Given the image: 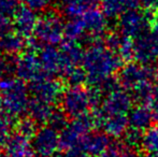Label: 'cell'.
Listing matches in <instances>:
<instances>
[{"instance_id": "obj_31", "label": "cell", "mask_w": 158, "mask_h": 157, "mask_svg": "<svg viewBox=\"0 0 158 157\" xmlns=\"http://www.w3.org/2000/svg\"><path fill=\"white\" fill-rule=\"evenodd\" d=\"M64 79V81L69 84V86L83 85L84 82L87 81L86 73H85V71H84L83 67H77L75 69L71 70Z\"/></svg>"}, {"instance_id": "obj_30", "label": "cell", "mask_w": 158, "mask_h": 157, "mask_svg": "<svg viewBox=\"0 0 158 157\" xmlns=\"http://www.w3.org/2000/svg\"><path fill=\"white\" fill-rule=\"evenodd\" d=\"M15 64L16 59L13 56L0 53V80L8 78L15 72Z\"/></svg>"}, {"instance_id": "obj_15", "label": "cell", "mask_w": 158, "mask_h": 157, "mask_svg": "<svg viewBox=\"0 0 158 157\" xmlns=\"http://www.w3.org/2000/svg\"><path fill=\"white\" fill-rule=\"evenodd\" d=\"M61 55V78H64L71 70L82 65L84 51L81 50L77 42H64L59 48Z\"/></svg>"}, {"instance_id": "obj_7", "label": "cell", "mask_w": 158, "mask_h": 157, "mask_svg": "<svg viewBox=\"0 0 158 157\" xmlns=\"http://www.w3.org/2000/svg\"><path fill=\"white\" fill-rule=\"evenodd\" d=\"M133 98L123 86L114 88L102 97L100 105L94 110V113L99 116L113 114H128L132 109Z\"/></svg>"}, {"instance_id": "obj_6", "label": "cell", "mask_w": 158, "mask_h": 157, "mask_svg": "<svg viewBox=\"0 0 158 157\" xmlns=\"http://www.w3.org/2000/svg\"><path fill=\"white\" fill-rule=\"evenodd\" d=\"M64 27L66 23L58 13L46 12L39 17L33 35L43 45H58L64 38Z\"/></svg>"}, {"instance_id": "obj_5", "label": "cell", "mask_w": 158, "mask_h": 157, "mask_svg": "<svg viewBox=\"0 0 158 157\" xmlns=\"http://www.w3.org/2000/svg\"><path fill=\"white\" fill-rule=\"evenodd\" d=\"M97 127L94 114L72 118L60 130V149L69 151L73 149H81L83 140L89 132Z\"/></svg>"}, {"instance_id": "obj_23", "label": "cell", "mask_w": 158, "mask_h": 157, "mask_svg": "<svg viewBox=\"0 0 158 157\" xmlns=\"http://www.w3.org/2000/svg\"><path fill=\"white\" fill-rule=\"evenodd\" d=\"M100 6L104 14L110 17H119L126 11L137 9L139 6L138 0H100Z\"/></svg>"}, {"instance_id": "obj_24", "label": "cell", "mask_w": 158, "mask_h": 157, "mask_svg": "<svg viewBox=\"0 0 158 157\" xmlns=\"http://www.w3.org/2000/svg\"><path fill=\"white\" fill-rule=\"evenodd\" d=\"M26 45L27 42L25 41V37L16 31L10 32L6 37L0 39V53L14 56L19 53H23Z\"/></svg>"}, {"instance_id": "obj_44", "label": "cell", "mask_w": 158, "mask_h": 157, "mask_svg": "<svg viewBox=\"0 0 158 157\" xmlns=\"http://www.w3.org/2000/svg\"><path fill=\"white\" fill-rule=\"evenodd\" d=\"M157 156H158V155H157Z\"/></svg>"}, {"instance_id": "obj_8", "label": "cell", "mask_w": 158, "mask_h": 157, "mask_svg": "<svg viewBox=\"0 0 158 157\" xmlns=\"http://www.w3.org/2000/svg\"><path fill=\"white\" fill-rule=\"evenodd\" d=\"M150 27H152V19L138 8L126 11L117 21V31L131 39L145 34L150 30Z\"/></svg>"}, {"instance_id": "obj_38", "label": "cell", "mask_w": 158, "mask_h": 157, "mask_svg": "<svg viewBox=\"0 0 158 157\" xmlns=\"http://www.w3.org/2000/svg\"><path fill=\"white\" fill-rule=\"evenodd\" d=\"M139 6L146 10H158V0H138Z\"/></svg>"}, {"instance_id": "obj_36", "label": "cell", "mask_w": 158, "mask_h": 157, "mask_svg": "<svg viewBox=\"0 0 158 157\" xmlns=\"http://www.w3.org/2000/svg\"><path fill=\"white\" fill-rule=\"evenodd\" d=\"M59 157H90V155L82 149H73L64 151V153L59 155Z\"/></svg>"}, {"instance_id": "obj_33", "label": "cell", "mask_w": 158, "mask_h": 157, "mask_svg": "<svg viewBox=\"0 0 158 157\" xmlns=\"http://www.w3.org/2000/svg\"><path fill=\"white\" fill-rule=\"evenodd\" d=\"M17 0H0V16H13L19 9Z\"/></svg>"}, {"instance_id": "obj_13", "label": "cell", "mask_w": 158, "mask_h": 157, "mask_svg": "<svg viewBox=\"0 0 158 157\" xmlns=\"http://www.w3.org/2000/svg\"><path fill=\"white\" fill-rule=\"evenodd\" d=\"M80 19L85 29L87 40L90 42L101 39L108 29L109 17L104 14L103 11L98 10V8L88 11L87 13L80 16Z\"/></svg>"}, {"instance_id": "obj_21", "label": "cell", "mask_w": 158, "mask_h": 157, "mask_svg": "<svg viewBox=\"0 0 158 157\" xmlns=\"http://www.w3.org/2000/svg\"><path fill=\"white\" fill-rule=\"evenodd\" d=\"M56 111L55 105L46 102L41 99L32 98L30 99L28 114L37 124H48L53 114Z\"/></svg>"}, {"instance_id": "obj_41", "label": "cell", "mask_w": 158, "mask_h": 157, "mask_svg": "<svg viewBox=\"0 0 158 157\" xmlns=\"http://www.w3.org/2000/svg\"><path fill=\"white\" fill-rule=\"evenodd\" d=\"M2 110V97H1V92H0V111Z\"/></svg>"}, {"instance_id": "obj_32", "label": "cell", "mask_w": 158, "mask_h": 157, "mask_svg": "<svg viewBox=\"0 0 158 157\" xmlns=\"http://www.w3.org/2000/svg\"><path fill=\"white\" fill-rule=\"evenodd\" d=\"M12 121L13 119L6 114L0 116V147H3L12 134Z\"/></svg>"}, {"instance_id": "obj_22", "label": "cell", "mask_w": 158, "mask_h": 157, "mask_svg": "<svg viewBox=\"0 0 158 157\" xmlns=\"http://www.w3.org/2000/svg\"><path fill=\"white\" fill-rule=\"evenodd\" d=\"M129 127L135 128L141 131H145L148 127L152 126L153 114L151 108L148 105H137V107L132 108L128 113Z\"/></svg>"}, {"instance_id": "obj_34", "label": "cell", "mask_w": 158, "mask_h": 157, "mask_svg": "<svg viewBox=\"0 0 158 157\" xmlns=\"http://www.w3.org/2000/svg\"><path fill=\"white\" fill-rule=\"evenodd\" d=\"M26 6L32 9L33 11H43L51 6L53 0H22Z\"/></svg>"}, {"instance_id": "obj_1", "label": "cell", "mask_w": 158, "mask_h": 157, "mask_svg": "<svg viewBox=\"0 0 158 157\" xmlns=\"http://www.w3.org/2000/svg\"><path fill=\"white\" fill-rule=\"evenodd\" d=\"M123 59L101 39L90 42L84 51L82 67L92 87H99L121 70Z\"/></svg>"}, {"instance_id": "obj_3", "label": "cell", "mask_w": 158, "mask_h": 157, "mask_svg": "<svg viewBox=\"0 0 158 157\" xmlns=\"http://www.w3.org/2000/svg\"><path fill=\"white\" fill-rule=\"evenodd\" d=\"M0 92L2 97V110L4 114L12 119L17 118L28 112L30 97L29 88L19 78L0 80Z\"/></svg>"}, {"instance_id": "obj_27", "label": "cell", "mask_w": 158, "mask_h": 157, "mask_svg": "<svg viewBox=\"0 0 158 157\" xmlns=\"http://www.w3.org/2000/svg\"><path fill=\"white\" fill-rule=\"evenodd\" d=\"M97 157H139V155L135 153V150L122 143V144H112L110 149Z\"/></svg>"}, {"instance_id": "obj_35", "label": "cell", "mask_w": 158, "mask_h": 157, "mask_svg": "<svg viewBox=\"0 0 158 157\" xmlns=\"http://www.w3.org/2000/svg\"><path fill=\"white\" fill-rule=\"evenodd\" d=\"M13 27V22L10 21V17L0 16V39L12 32Z\"/></svg>"}, {"instance_id": "obj_18", "label": "cell", "mask_w": 158, "mask_h": 157, "mask_svg": "<svg viewBox=\"0 0 158 157\" xmlns=\"http://www.w3.org/2000/svg\"><path fill=\"white\" fill-rule=\"evenodd\" d=\"M106 46L114 51L123 61H130L133 58V39L117 32H110L104 37Z\"/></svg>"}, {"instance_id": "obj_20", "label": "cell", "mask_w": 158, "mask_h": 157, "mask_svg": "<svg viewBox=\"0 0 158 157\" xmlns=\"http://www.w3.org/2000/svg\"><path fill=\"white\" fill-rule=\"evenodd\" d=\"M111 137L104 131H92L85 137L81 149L90 156H99L112 147Z\"/></svg>"}, {"instance_id": "obj_42", "label": "cell", "mask_w": 158, "mask_h": 157, "mask_svg": "<svg viewBox=\"0 0 158 157\" xmlns=\"http://www.w3.org/2000/svg\"><path fill=\"white\" fill-rule=\"evenodd\" d=\"M0 157H6V154H4L3 152H2V153L0 154Z\"/></svg>"}, {"instance_id": "obj_43", "label": "cell", "mask_w": 158, "mask_h": 157, "mask_svg": "<svg viewBox=\"0 0 158 157\" xmlns=\"http://www.w3.org/2000/svg\"><path fill=\"white\" fill-rule=\"evenodd\" d=\"M146 157H158V156H156V155H148Z\"/></svg>"}, {"instance_id": "obj_10", "label": "cell", "mask_w": 158, "mask_h": 157, "mask_svg": "<svg viewBox=\"0 0 158 157\" xmlns=\"http://www.w3.org/2000/svg\"><path fill=\"white\" fill-rule=\"evenodd\" d=\"M15 73L17 78L29 83H32L42 76H46L42 68L39 54H37L35 51L21 53L15 64Z\"/></svg>"}, {"instance_id": "obj_19", "label": "cell", "mask_w": 158, "mask_h": 157, "mask_svg": "<svg viewBox=\"0 0 158 157\" xmlns=\"http://www.w3.org/2000/svg\"><path fill=\"white\" fill-rule=\"evenodd\" d=\"M39 57L48 76H61V55L56 45H43L40 48Z\"/></svg>"}, {"instance_id": "obj_26", "label": "cell", "mask_w": 158, "mask_h": 157, "mask_svg": "<svg viewBox=\"0 0 158 157\" xmlns=\"http://www.w3.org/2000/svg\"><path fill=\"white\" fill-rule=\"evenodd\" d=\"M141 149L148 155H158V125L151 126L143 132Z\"/></svg>"}, {"instance_id": "obj_37", "label": "cell", "mask_w": 158, "mask_h": 157, "mask_svg": "<svg viewBox=\"0 0 158 157\" xmlns=\"http://www.w3.org/2000/svg\"><path fill=\"white\" fill-rule=\"evenodd\" d=\"M151 110H152L153 119L158 125V85L155 86V94H154V101L151 105Z\"/></svg>"}, {"instance_id": "obj_9", "label": "cell", "mask_w": 158, "mask_h": 157, "mask_svg": "<svg viewBox=\"0 0 158 157\" xmlns=\"http://www.w3.org/2000/svg\"><path fill=\"white\" fill-rule=\"evenodd\" d=\"M33 150L39 157H54L60 149V132L53 126L39 128L32 138Z\"/></svg>"}, {"instance_id": "obj_17", "label": "cell", "mask_w": 158, "mask_h": 157, "mask_svg": "<svg viewBox=\"0 0 158 157\" xmlns=\"http://www.w3.org/2000/svg\"><path fill=\"white\" fill-rule=\"evenodd\" d=\"M38 19L39 17L32 9L26 6L19 8L13 15V26L15 28V31L25 38L29 37L30 35L35 34Z\"/></svg>"}, {"instance_id": "obj_11", "label": "cell", "mask_w": 158, "mask_h": 157, "mask_svg": "<svg viewBox=\"0 0 158 157\" xmlns=\"http://www.w3.org/2000/svg\"><path fill=\"white\" fill-rule=\"evenodd\" d=\"M133 58L138 63L155 64L158 60V34L152 30L133 39Z\"/></svg>"}, {"instance_id": "obj_14", "label": "cell", "mask_w": 158, "mask_h": 157, "mask_svg": "<svg viewBox=\"0 0 158 157\" xmlns=\"http://www.w3.org/2000/svg\"><path fill=\"white\" fill-rule=\"evenodd\" d=\"M97 123V127L102 128L111 138H123L129 128L128 114H113V115L99 116L93 112Z\"/></svg>"}, {"instance_id": "obj_16", "label": "cell", "mask_w": 158, "mask_h": 157, "mask_svg": "<svg viewBox=\"0 0 158 157\" xmlns=\"http://www.w3.org/2000/svg\"><path fill=\"white\" fill-rule=\"evenodd\" d=\"M3 153L6 157H35L32 141L30 138L15 132L11 134L6 144L3 145Z\"/></svg>"}, {"instance_id": "obj_28", "label": "cell", "mask_w": 158, "mask_h": 157, "mask_svg": "<svg viewBox=\"0 0 158 157\" xmlns=\"http://www.w3.org/2000/svg\"><path fill=\"white\" fill-rule=\"evenodd\" d=\"M143 132L144 131L138 130L135 128L129 127L125 132V134L123 136V143L126 147H130L132 150H135L137 147H141Z\"/></svg>"}, {"instance_id": "obj_25", "label": "cell", "mask_w": 158, "mask_h": 157, "mask_svg": "<svg viewBox=\"0 0 158 157\" xmlns=\"http://www.w3.org/2000/svg\"><path fill=\"white\" fill-rule=\"evenodd\" d=\"M100 0H72L64 6V12L70 19L80 17L88 11L97 9Z\"/></svg>"}, {"instance_id": "obj_12", "label": "cell", "mask_w": 158, "mask_h": 157, "mask_svg": "<svg viewBox=\"0 0 158 157\" xmlns=\"http://www.w3.org/2000/svg\"><path fill=\"white\" fill-rule=\"evenodd\" d=\"M29 90L32 98L41 99L53 105L57 101H60L64 94V88L60 82L48 74L30 83Z\"/></svg>"}, {"instance_id": "obj_29", "label": "cell", "mask_w": 158, "mask_h": 157, "mask_svg": "<svg viewBox=\"0 0 158 157\" xmlns=\"http://www.w3.org/2000/svg\"><path fill=\"white\" fill-rule=\"evenodd\" d=\"M15 128H16V132L23 134V136H25V137H28V138H30V139L33 138V136H35L38 130L37 123H35L31 118L19 119L16 123Z\"/></svg>"}, {"instance_id": "obj_2", "label": "cell", "mask_w": 158, "mask_h": 157, "mask_svg": "<svg viewBox=\"0 0 158 157\" xmlns=\"http://www.w3.org/2000/svg\"><path fill=\"white\" fill-rule=\"evenodd\" d=\"M102 93L98 88H86L83 85L69 86L61 96V110L68 118H77L89 114L102 100Z\"/></svg>"}, {"instance_id": "obj_39", "label": "cell", "mask_w": 158, "mask_h": 157, "mask_svg": "<svg viewBox=\"0 0 158 157\" xmlns=\"http://www.w3.org/2000/svg\"><path fill=\"white\" fill-rule=\"evenodd\" d=\"M152 30L158 34V11L155 13V15L152 19Z\"/></svg>"}, {"instance_id": "obj_40", "label": "cell", "mask_w": 158, "mask_h": 157, "mask_svg": "<svg viewBox=\"0 0 158 157\" xmlns=\"http://www.w3.org/2000/svg\"><path fill=\"white\" fill-rule=\"evenodd\" d=\"M58 1L60 2L61 4H64H64L69 3V2H70V1H72V0H58Z\"/></svg>"}, {"instance_id": "obj_4", "label": "cell", "mask_w": 158, "mask_h": 157, "mask_svg": "<svg viewBox=\"0 0 158 157\" xmlns=\"http://www.w3.org/2000/svg\"><path fill=\"white\" fill-rule=\"evenodd\" d=\"M158 78V68L154 64L128 63L118 71V82L129 92L146 85L155 84Z\"/></svg>"}]
</instances>
